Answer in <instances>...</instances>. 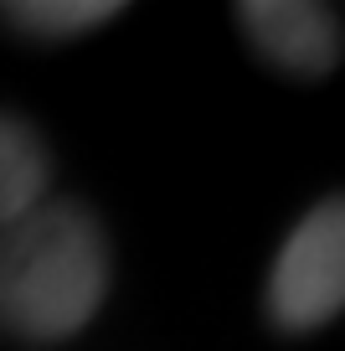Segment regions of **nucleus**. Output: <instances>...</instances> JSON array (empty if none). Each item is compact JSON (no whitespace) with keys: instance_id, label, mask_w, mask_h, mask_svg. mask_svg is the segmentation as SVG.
<instances>
[{"instance_id":"nucleus-1","label":"nucleus","mask_w":345,"mask_h":351,"mask_svg":"<svg viewBox=\"0 0 345 351\" xmlns=\"http://www.w3.org/2000/svg\"><path fill=\"white\" fill-rule=\"evenodd\" d=\"M108 295V243L83 202L47 197L0 228V330L26 341L77 336Z\"/></svg>"},{"instance_id":"nucleus-5","label":"nucleus","mask_w":345,"mask_h":351,"mask_svg":"<svg viewBox=\"0 0 345 351\" xmlns=\"http://www.w3.org/2000/svg\"><path fill=\"white\" fill-rule=\"evenodd\" d=\"M0 16L26 36L67 42V36H88L108 26L114 16H124V5L119 0H16V5H0Z\"/></svg>"},{"instance_id":"nucleus-3","label":"nucleus","mask_w":345,"mask_h":351,"mask_svg":"<svg viewBox=\"0 0 345 351\" xmlns=\"http://www.w3.org/2000/svg\"><path fill=\"white\" fill-rule=\"evenodd\" d=\"M232 16L248 42L294 77H324L340 62V21L320 0H242Z\"/></svg>"},{"instance_id":"nucleus-4","label":"nucleus","mask_w":345,"mask_h":351,"mask_svg":"<svg viewBox=\"0 0 345 351\" xmlns=\"http://www.w3.org/2000/svg\"><path fill=\"white\" fill-rule=\"evenodd\" d=\"M47 186H52L47 145L36 140L31 124H21L16 114H0V228H11L31 207H42Z\"/></svg>"},{"instance_id":"nucleus-2","label":"nucleus","mask_w":345,"mask_h":351,"mask_svg":"<svg viewBox=\"0 0 345 351\" xmlns=\"http://www.w3.org/2000/svg\"><path fill=\"white\" fill-rule=\"evenodd\" d=\"M340 310H345V191L304 212L268 274V315L283 330H314Z\"/></svg>"}]
</instances>
